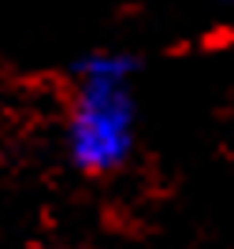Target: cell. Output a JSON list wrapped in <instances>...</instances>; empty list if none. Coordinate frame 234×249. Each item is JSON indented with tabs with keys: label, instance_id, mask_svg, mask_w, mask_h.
Returning a JSON list of instances; mask_svg holds the SVG:
<instances>
[{
	"label": "cell",
	"instance_id": "6da1fadb",
	"mask_svg": "<svg viewBox=\"0 0 234 249\" xmlns=\"http://www.w3.org/2000/svg\"><path fill=\"white\" fill-rule=\"evenodd\" d=\"M67 149L86 175H108L130 160L134 101L126 78H82L67 115Z\"/></svg>",
	"mask_w": 234,
	"mask_h": 249
},
{
	"label": "cell",
	"instance_id": "7a4b0ae2",
	"mask_svg": "<svg viewBox=\"0 0 234 249\" xmlns=\"http://www.w3.org/2000/svg\"><path fill=\"white\" fill-rule=\"evenodd\" d=\"M78 78H130L138 71V60L126 52H93L74 63Z\"/></svg>",
	"mask_w": 234,
	"mask_h": 249
},
{
	"label": "cell",
	"instance_id": "3957f363",
	"mask_svg": "<svg viewBox=\"0 0 234 249\" xmlns=\"http://www.w3.org/2000/svg\"><path fill=\"white\" fill-rule=\"evenodd\" d=\"M227 4H234V0H227Z\"/></svg>",
	"mask_w": 234,
	"mask_h": 249
}]
</instances>
